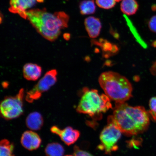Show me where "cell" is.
<instances>
[{
    "label": "cell",
    "mask_w": 156,
    "mask_h": 156,
    "mask_svg": "<svg viewBox=\"0 0 156 156\" xmlns=\"http://www.w3.org/2000/svg\"><path fill=\"white\" fill-rule=\"evenodd\" d=\"M150 119L148 111L143 107L130 106L125 102L116 103L113 115L109 117L108 122L115 125L123 133L132 136L147 130Z\"/></svg>",
    "instance_id": "6da1fadb"
},
{
    "label": "cell",
    "mask_w": 156,
    "mask_h": 156,
    "mask_svg": "<svg viewBox=\"0 0 156 156\" xmlns=\"http://www.w3.org/2000/svg\"><path fill=\"white\" fill-rule=\"evenodd\" d=\"M27 19L43 37L53 41L68 27L69 16L64 12L52 13L46 9H34L27 11Z\"/></svg>",
    "instance_id": "7a4b0ae2"
},
{
    "label": "cell",
    "mask_w": 156,
    "mask_h": 156,
    "mask_svg": "<svg viewBox=\"0 0 156 156\" xmlns=\"http://www.w3.org/2000/svg\"><path fill=\"white\" fill-rule=\"evenodd\" d=\"M98 81L105 94L116 103L125 102L132 97L131 83L118 73L104 72L99 76Z\"/></svg>",
    "instance_id": "3957f363"
},
{
    "label": "cell",
    "mask_w": 156,
    "mask_h": 156,
    "mask_svg": "<svg viewBox=\"0 0 156 156\" xmlns=\"http://www.w3.org/2000/svg\"><path fill=\"white\" fill-rule=\"evenodd\" d=\"M77 107L78 112L91 117L100 115L112 108L110 98L106 94H99L95 89L85 88Z\"/></svg>",
    "instance_id": "277c9868"
},
{
    "label": "cell",
    "mask_w": 156,
    "mask_h": 156,
    "mask_svg": "<svg viewBox=\"0 0 156 156\" xmlns=\"http://www.w3.org/2000/svg\"><path fill=\"white\" fill-rule=\"evenodd\" d=\"M24 93V89H21L15 96L6 97L2 101L1 113L3 118L11 120L22 114Z\"/></svg>",
    "instance_id": "5b68a950"
},
{
    "label": "cell",
    "mask_w": 156,
    "mask_h": 156,
    "mask_svg": "<svg viewBox=\"0 0 156 156\" xmlns=\"http://www.w3.org/2000/svg\"><path fill=\"white\" fill-rule=\"evenodd\" d=\"M108 122V125L101 133V145L99 148L104 150L105 153L110 154L118 149L116 144L121 136L122 132L112 122Z\"/></svg>",
    "instance_id": "8992f818"
},
{
    "label": "cell",
    "mask_w": 156,
    "mask_h": 156,
    "mask_svg": "<svg viewBox=\"0 0 156 156\" xmlns=\"http://www.w3.org/2000/svg\"><path fill=\"white\" fill-rule=\"evenodd\" d=\"M57 75L56 69L50 70L46 73L32 89L27 92L26 97L27 102L32 103L40 98L43 93L48 90L56 83Z\"/></svg>",
    "instance_id": "52a82bcc"
},
{
    "label": "cell",
    "mask_w": 156,
    "mask_h": 156,
    "mask_svg": "<svg viewBox=\"0 0 156 156\" xmlns=\"http://www.w3.org/2000/svg\"><path fill=\"white\" fill-rule=\"evenodd\" d=\"M44 0H10L9 10L18 14L23 19H27V9H30L37 3H41Z\"/></svg>",
    "instance_id": "ba28073f"
},
{
    "label": "cell",
    "mask_w": 156,
    "mask_h": 156,
    "mask_svg": "<svg viewBox=\"0 0 156 156\" xmlns=\"http://www.w3.org/2000/svg\"><path fill=\"white\" fill-rule=\"evenodd\" d=\"M51 131L52 133L59 136L62 141L68 146L75 143L80 136L79 130L73 129L70 126L61 129L58 127L54 126L51 128Z\"/></svg>",
    "instance_id": "9c48e42d"
},
{
    "label": "cell",
    "mask_w": 156,
    "mask_h": 156,
    "mask_svg": "<svg viewBox=\"0 0 156 156\" xmlns=\"http://www.w3.org/2000/svg\"><path fill=\"white\" fill-rule=\"evenodd\" d=\"M41 140L38 134L32 131H27L23 133L21 143L25 149L30 151L36 150L40 147Z\"/></svg>",
    "instance_id": "30bf717a"
},
{
    "label": "cell",
    "mask_w": 156,
    "mask_h": 156,
    "mask_svg": "<svg viewBox=\"0 0 156 156\" xmlns=\"http://www.w3.org/2000/svg\"><path fill=\"white\" fill-rule=\"evenodd\" d=\"M84 25L90 37L95 38L99 36L102 28L100 20L97 17L90 16L86 19Z\"/></svg>",
    "instance_id": "8fae6325"
},
{
    "label": "cell",
    "mask_w": 156,
    "mask_h": 156,
    "mask_svg": "<svg viewBox=\"0 0 156 156\" xmlns=\"http://www.w3.org/2000/svg\"><path fill=\"white\" fill-rule=\"evenodd\" d=\"M42 72L41 67L36 64L27 63L23 67V76L29 81L37 80L40 77Z\"/></svg>",
    "instance_id": "7c38bea8"
},
{
    "label": "cell",
    "mask_w": 156,
    "mask_h": 156,
    "mask_svg": "<svg viewBox=\"0 0 156 156\" xmlns=\"http://www.w3.org/2000/svg\"><path fill=\"white\" fill-rule=\"evenodd\" d=\"M26 125L30 129L34 130H40L44 124L43 118L40 113L35 112L31 113L27 117Z\"/></svg>",
    "instance_id": "4fadbf2b"
},
{
    "label": "cell",
    "mask_w": 156,
    "mask_h": 156,
    "mask_svg": "<svg viewBox=\"0 0 156 156\" xmlns=\"http://www.w3.org/2000/svg\"><path fill=\"white\" fill-rule=\"evenodd\" d=\"M139 8V5L136 0H122L120 4L121 10L125 15L135 14Z\"/></svg>",
    "instance_id": "5bb4252c"
},
{
    "label": "cell",
    "mask_w": 156,
    "mask_h": 156,
    "mask_svg": "<svg viewBox=\"0 0 156 156\" xmlns=\"http://www.w3.org/2000/svg\"><path fill=\"white\" fill-rule=\"evenodd\" d=\"M79 7L80 12L82 15L93 14L96 10L94 0H83L80 2Z\"/></svg>",
    "instance_id": "9a60e30c"
},
{
    "label": "cell",
    "mask_w": 156,
    "mask_h": 156,
    "mask_svg": "<svg viewBox=\"0 0 156 156\" xmlns=\"http://www.w3.org/2000/svg\"><path fill=\"white\" fill-rule=\"evenodd\" d=\"M45 152L47 156H63L64 149L60 144L53 142L46 146Z\"/></svg>",
    "instance_id": "2e32d148"
},
{
    "label": "cell",
    "mask_w": 156,
    "mask_h": 156,
    "mask_svg": "<svg viewBox=\"0 0 156 156\" xmlns=\"http://www.w3.org/2000/svg\"><path fill=\"white\" fill-rule=\"evenodd\" d=\"M14 145L9 140H2L1 142L0 156H15L13 152Z\"/></svg>",
    "instance_id": "e0dca14e"
},
{
    "label": "cell",
    "mask_w": 156,
    "mask_h": 156,
    "mask_svg": "<svg viewBox=\"0 0 156 156\" xmlns=\"http://www.w3.org/2000/svg\"><path fill=\"white\" fill-rule=\"evenodd\" d=\"M124 17L125 19H126L127 24L128 27H129L130 30H131V32L133 33V34L134 36L136 37L138 42L144 48H147V44L144 42L143 40H142L141 37L138 35L137 31L136 30V29L133 26V24L131 21L130 20V19L128 18V17L126 15H124Z\"/></svg>",
    "instance_id": "ac0fdd59"
},
{
    "label": "cell",
    "mask_w": 156,
    "mask_h": 156,
    "mask_svg": "<svg viewBox=\"0 0 156 156\" xmlns=\"http://www.w3.org/2000/svg\"><path fill=\"white\" fill-rule=\"evenodd\" d=\"M96 3L98 7L104 9H110L116 4L115 0H96Z\"/></svg>",
    "instance_id": "d6986e66"
},
{
    "label": "cell",
    "mask_w": 156,
    "mask_h": 156,
    "mask_svg": "<svg viewBox=\"0 0 156 156\" xmlns=\"http://www.w3.org/2000/svg\"><path fill=\"white\" fill-rule=\"evenodd\" d=\"M74 154L75 156H94L88 152L80 149L76 146L74 148Z\"/></svg>",
    "instance_id": "ffe728a7"
},
{
    "label": "cell",
    "mask_w": 156,
    "mask_h": 156,
    "mask_svg": "<svg viewBox=\"0 0 156 156\" xmlns=\"http://www.w3.org/2000/svg\"><path fill=\"white\" fill-rule=\"evenodd\" d=\"M148 26L151 32L156 33V15L154 16L150 19Z\"/></svg>",
    "instance_id": "44dd1931"
},
{
    "label": "cell",
    "mask_w": 156,
    "mask_h": 156,
    "mask_svg": "<svg viewBox=\"0 0 156 156\" xmlns=\"http://www.w3.org/2000/svg\"><path fill=\"white\" fill-rule=\"evenodd\" d=\"M149 105L150 110L156 113V97H152L150 99Z\"/></svg>",
    "instance_id": "7402d4cb"
},
{
    "label": "cell",
    "mask_w": 156,
    "mask_h": 156,
    "mask_svg": "<svg viewBox=\"0 0 156 156\" xmlns=\"http://www.w3.org/2000/svg\"><path fill=\"white\" fill-rule=\"evenodd\" d=\"M150 118L154 122H156V113L151 110L148 111Z\"/></svg>",
    "instance_id": "603a6c76"
},
{
    "label": "cell",
    "mask_w": 156,
    "mask_h": 156,
    "mask_svg": "<svg viewBox=\"0 0 156 156\" xmlns=\"http://www.w3.org/2000/svg\"><path fill=\"white\" fill-rule=\"evenodd\" d=\"M151 73L154 75H156V60L154 62L151 68Z\"/></svg>",
    "instance_id": "cb8c5ba5"
},
{
    "label": "cell",
    "mask_w": 156,
    "mask_h": 156,
    "mask_svg": "<svg viewBox=\"0 0 156 156\" xmlns=\"http://www.w3.org/2000/svg\"><path fill=\"white\" fill-rule=\"evenodd\" d=\"M115 1H116V2H120L121 1H122V0H115Z\"/></svg>",
    "instance_id": "d4e9b609"
},
{
    "label": "cell",
    "mask_w": 156,
    "mask_h": 156,
    "mask_svg": "<svg viewBox=\"0 0 156 156\" xmlns=\"http://www.w3.org/2000/svg\"><path fill=\"white\" fill-rule=\"evenodd\" d=\"M65 156H73V155H66Z\"/></svg>",
    "instance_id": "484cf974"
}]
</instances>
